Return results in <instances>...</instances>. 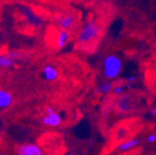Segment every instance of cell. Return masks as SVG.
I'll list each match as a JSON object with an SVG mask.
<instances>
[{"label":"cell","mask_w":156,"mask_h":155,"mask_svg":"<svg viewBox=\"0 0 156 155\" xmlns=\"http://www.w3.org/2000/svg\"><path fill=\"white\" fill-rule=\"evenodd\" d=\"M123 69L122 59L116 54L107 55L102 63V74L106 79L113 80L117 78Z\"/></svg>","instance_id":"obj_1"},{"label":"cell","mask_w":156,"mask_h":155,"mask_svg":"<svg viewBox=\"0 0 156 155\" xmlns=\"http://www.w3.org/2000/svg\"><path fill=\"white\" fill-rule=\"evenodd\" d=\"M101 26L96 21H89L84 23L77 36V42L80 45H87L98 39L101 33Z\"/></svg>","instance_id":"obj_2"},{"label":"cell","mask_w":156,"mask_h":155,"mask_svg":"<svg viewBox=\"0 0 156 155\" xmlns=\"http://www.w3.org/2000/svg\"><path fill=\"white\" fill-rule=\"evenodd\" d=\"M47 115L44 116L42 119L43 125L46 126H50V127H57L62 124V116L58 114L54 108L52 107H48L46 110Z\"/></svg>","instance_id":"obj_3"},{"label":"cell","mask_w":156,"mask_h":155,"mask_svg":"<svg viewBox=\"0 0 156 155\" xmlns=\"http://www.w3.org/2000/svg\"><path fill=\"white\" fill-rule=\"evenodd\" d=\"M116 108L119 111V112L124 114L130 112L134 109L131 96L129 94L122 95L120 99L116 101Z\"/></svg>","instance_id":"obj_4"},{"label":"cell","mask_w":156,"mask_h":155,"mask_svg":"<svg viewBox=\"0 0 156 155\" xmlns=\"http://www.w3.org/2000/svg\"><path fill=\"white\" fill-rule=\"evenodd\" d=\"M16 151L20 155H42L44 153L40 147L34 143L23 144L19 146Z\"/></svg>","instance_id":"obj_5"},{"label":"cell","mask_w":156,"mask_h":155,"mask_svg":"<svg viewBox=\"0 0 156 155\" xmlns=\"http://www.w3.org/2000/svg\"><path fill=\"white\" fill-rule=\"evenodd\" d=\"M56 23L60 28L70 30L75 25L76 18L73 14H65V15L58 17L56 20Z\"/></svg>","instance_id":"obj_6"},{"label":"cell","mask_w":156,"mask_h":155,"mask_svg":"<svg viewBox=\"0 0 156 155\" xmlns=\"http://www.w3.org/2000/svg\"><path fill=\"white\" fill-rule=\"evenodd\" d=\"M18 57L19 54L17 52H9V54H0V70L13 67Z\"/></svg>","instance_id":"obj_7"},{"label":"cell","mask_w":156,"mask_h":155,"mask_svg":"<svg viewBox=\"0 0 156 155\" xmlns=\"http://www.w3.org/2000/svg\"><path fill=\"white\" fill-rule=\"evenodd\" d=\"M141 144V139L139 138H133L127 140L123 141L118 146L116 147V150L118 152H127L129 150H132L136 148H138Z\"/></svg>","instance_id":"obj_8"},{"label":"cell","mask_w":156,"mask_h":155,"mask_svg":"<svg viewBox=\"0 0 156 155\" xmlns=\"http://www.w3.org/2000/svg\"><path fill=\"white\" fill-rule=\"evenodd\" d=\"M70 38H71V33L69 30L60 28L56 36V48L58 49H62L65 48L70 40Z\"/></svg>","instance_id":"obj_9"},{"label":"cell","mask_w":156,"mask_h":155,"mask_svg":"<svg viewBox=\"0 0 156 155\" xmlns=\"http://www.w3.org/2000/svg\"><path fill=\"white\" fill-rule=\"evenodd\" d=\"M43 74V78L48 81V82H55L58 79V76H60V72H58V69L54 65H46L43 68L42 71Z\"/></svg>","instance_id":"obj_10"},{"label":"cell","mask_w":156,"mask_h":155,"mask_svg":"<svg viewBox=\"0 0 156 155\" xmlns=\"http://www.w3.org/2000/svg\"><path fill=\"white\" fill-rule=\"evenodd\" d=\"M12 101L13 98L11 94L3 88H0V109H8L12 104Z\"/></svg>","instance_id":"obj_11"},{"label":"cell","mask_w":156,"mask_h":155,"mask_svg":"<svg viewBox=\"0 0 156 155\" xmlns=\"http://www.w3.org/2000/svg\"><path fill=\"white\" fill-rule=\"evenodd\" d=\"M112 84L110 83V82H105V83H102L99 87L97 88L96 92L97 94H101V95H106L110 92L112 91Z\"/></svg>","instance_id":"obj_12"},{"label":"cell","mask_w":156,"mask_h":155,"mask_svg":"<svg viewBox=\"0 0 156 155\" xmlns=\"http://www.w3.org/2000/svg\"><path fill=\"white\" fill-rule=\"evenodd\" d=\"M124 89L125 87L123 86H115L113 88H112V93L116 96H121L124 92Z\"/></svg>","instance_id":"obj_13"},{"label":"cell","mask_w":156,"mask_h":155,"mask_svg":"<svg viewBox=\"0 0 156 155\" xmlns=\"http://www.w3.org/2000/svg\"><path fill=\"white\" fill-rule=\"evenodd\" d=\"M146 142L149 143V144L156 143V134H153V133L149 134L147 136V138H146Z\"/></svg>","instance_id":"obj_14"},{"label":"cell","mask_w":156,"mask_h":155,"mask_svg":"<svg viewBox=\"0 0 156 155\" xmlns=\"http://www.w3.org/2000/svg\"><path fill=\"white\" fill-rule=\"evenodd\" d=\"M126 81L128 82V83H135V81H136V77L134 76V75H130V76H128L127 77V79H126Z\"/></svg>","instance_id":"obj_15"},{"label":"cell","mask_w":156,"mask_h":155,"mask_svg":"<svg viewBox=\"0 0 156 155\" xmlns=\"http://www.w3.org/2000/svg\"><path fill=\"white\" fill-rule=\"evenodd\" d=\"M150 114L152 116V117L156 118V107H153L150 110Z\"/></svg>","instance_id":"obj_16"}]
</instances>
